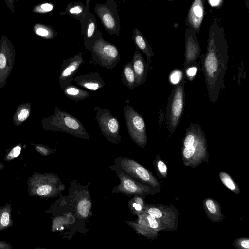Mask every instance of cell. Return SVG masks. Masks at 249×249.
<instances>
[{"label":"cell","instance_id":"obj_1","mask_svg":"<svg viewBox=\"0 0 249 249\" xmlns=\"http://www.w3.org/2000/svg\"><path fill=\"white\" fill-rule=\"evenodd\" d=\"M208 34L202 70L209 98L212 104H215L224 86L228 46L224 30L216 19L210 25Z\"/></svg>","mask_w":249,"mask_h":249},{"label":"cell","instance_id":"obj_2","mask_svg":"<svg viewBox=\"0 0 249 249\" xmlns=\"http://www.w3.org/2000/svg\"><path fill=\"white\" fill-rule=\"evenodd\" d=\"M209 153L205 134L197 123H191L182 141L181 157L187 167L196 168L208 162Z\"/></svg>","mask_w":249,"mask_h":249},{"label":"cell","instance_id":"obj_3","mask_svg":"<svg viewBox=\"0 0 249 249\" xmlns=\"http://www.w3.org/2000/svg\"><path fill=\"white\" fill-rule=\"evenodd\" d=\"M41 122L42 128L46 131L64 132L84 139L90 138L79 120L56 107L53 114L44 118Z\"/></svg>","mask_w":249,"mask_h":249},{"label":"cell","instance_id":"obj_4","mask_svg":"<svg viewBox=\"0 0 249 249\" xmlns=\"http://www.w3.org/2000/svg\"><path fill=\"white\" fill-rule=\"evenodd\" d=\"M113 166L140 183L155 188L160 187V182L151 172L132 159L119 157Z\"/></svg>","mask_w":249,"mask_h":249},{"label":"cell","instance_id":"obj_5","mask_svg":"<svg viewBox=\"0 0 249 249\" xmlns=\"http://www.w3.org/2000/svg\"><path fill=\"white\" fill-rule=\"evenodd\" d=\"M184 97V80L183 78L173 89L167 102L166 119L171 135L180 123L183 112Z\"/></svg>","mask_w":249,"mask_h":249},{"label":"cell","instance_id":"obj_6","mask_svg":"<svg viewBox=\"0 0 249 249\" xmlns=\"http://www.w3.org/2000/svg\"><path fill=\"white\" fill-rule=\"evenodd\" d=\"M90 52L91 58L89 62L90 64L110 70L115 68L121 58L116 46L102 39L94 41Z\"/></svg>","mask_w":249,"mask_h":249},{"label":"cell","instance_id":"obj_7","mask_svg":"<svg viewBox=\"0 0 249 249\" xmlns=\"http://www.w3.org/2000/svg\"><path fill=\"white\" fill-rule=\"evenodd\" d=\"M124 115L130 138L138 146L144 148L147 142V136L143 117L129 105L124 107Z\"/></svg>","mask_w":249,"mask_h":249},{"label":"cell","instance_id":"obj_8","mask_svg":"<svg viewBox=\"0 0 249 249\" xmlns=\"http://www.w3.org/2000/svg\"><path fill=\"white\" fill-rule=\"evenodd\" d=\"M94 110L96 113L95 119L103 136L113 144L122 142L117 118L111 114L109 109L102 108L100 106H96Z\"/></svg>","mask_w":249,"mask_h":249},{"label":"cell","instance_id":"obj_9","mask_svg":"<svg viewBox=\"0 0 249 249\" xmlns=\"http://www.w3.org/2000/svg\"><path fill=\"white\" fill-rule=\"evenodd\" d=\"M110 168L116 172L120 180V183L114 186L112 193H121L129 197L138 195L145 197L146 195H154L160 191V188L142 184L113 166Z\"/></svg>","mask_w":249,"mask_h":249},{"label":"cell","instance_id":"obj_10","mask_svg":"<svg viewBox=\"0 0 249 249\" xmlns=\"http://www.w3.org/2000/svg\"><path fill=\"white\" fill-rule=\"evenodd\" d=\"M143 212L158 219L166 228L167 231L176 230L179 226V212L172 204H145Z\"/></svg>","mask_w":249,"mask_h":249},{"label":"cell","instance_id":"obj_11","mask_svg":"<svg viewBox=\"0 0 249 249\" xmlns=\"http://www.w3.org/2000/svg\"><path fill=\"white\" fill-rule=\"evenodd\" d=\"M16 57L12 41L2 36L0 40V89L4 88L11 73Z\"/></svg>","mask_w":249,"mask_h":249},{"label":"cell","instance_id":"obj_12","mask_svg":"<svg viewBox=\"0 0 249 249\" xmlns=\"http://www.w3.org/2000/svg\"><path fill=\"white\" fill-rule=\"evenodd\" d=\"M84 63L81 52L68 59L63 60L58 76L60 88L63 90L71 84L74 76L80 66Z\"/></svg>","mask_w":249,"mask_h":249},{"label":"cell","instance_id":"obj_13","mask_svg":"<svg viewBox=\"0 0 249 249\" xmlns=\"http://www.w3.org/2000/svg\"><path fill=\"white\" fill-rule=\"evenodd\" d=\"M201 49L196 34L188 28L185 36V53L183 70L194 65L200 57Z\"/></svg>","mask_w":249,"mask_h":249},{"label":"cell","instance_id":"obj_14","mask_svg":"<svg viewBox=\"0 0 249 249\" xmlns=\"http://www.w3.org/2000/svg\"><path fill=\"white\" fill-rule=\"evenodd\" d=\"M205 0H194L187 14L186 24L192 32L199 33L203 21Z\"/></svg>","mask_w":249,"mask_h":249},{"label":"cell","instance_id":"obj_15","mask_svg":"<svg viewBox=\"0 0 249 249\" xmlns=\"http://www.w3.org/2000/svg\"><path fill=\"white\" fill-rule=\"evenodd\" d=\"M132 62L135 76V87H137L146 82L150 65L138 50L134 53Z\"/></svg>","mask_w":249,"mask_h":249},{"label":"cell","instance_id":"obj_16","mask_svg":"<svg viewBox=\"0 0 249 249\" xmlns=\"http://www.w3.org/2000/svg\"><path fill=\"white\" fill-rule=\"evenodd\" d=\"M73 81L79 87L92 91H96L105 85L104 79L97 71L76 75Z\"/></svg>","mask_w":249,"mask_h":249},{"label":"cell","instance_id":"obj_17","mask_svg":"<svg viewBox=\"0 0 249 249\" xmlns=\"http://www.w3.org/2000/svg\"><path fill=\"white\" fill-rule=\"evenodd\" d=\"M204 211L210 220L214 222H220L224 220V216L219 203L212 198H206L203 201Z\"/></svg>","mask_w":249,"mask_h":249},{"label":"cell","instance_id":"obj_18","mask_svg":"<svg viewBox=\"0 0 249 249\" xmlns=\"http://www.w3.org/2000/svg\"><path fill=\"white\" fill-rule=\"evenodd\" d=\"M133 39L137 48L145 54L146 61L150 65L152 63L151 58L154 55L152 47L137 28H135L133 30Z\"/></svg>","mask_w":249,"mask_h":249},{"label":"cell","instance_id":"obj_19","mask_svg":"<svg viewBox=\"0 0 249 249\" xmlns=\"http://www.w3.org/2000/svg\"><path fill=\"white\" fill-rule=\"evenodd\" d=\"M96 12L104 27L108 31H115L117 27L115 19L111 11L105 6L97 8Z\"/></svg>","mask_w":249,"mask_h":249},{"label":"cell","instance_id":"obj_20","mask_svg":"<svg viewBox=\"0 0 249 249\" xmlns=\"http://www.w3.org/2000/svg\"><path fill=\"white\" fill-rule=\"evenodd\" d=\"M137 215L138 218L136 222L138 224L158 231H167L165 227L152 215L143 212Z\"/></svg>","mask_w":249,"mask_h":249},{"label":"cell","instance_id":"obj_21","mask_svg":"<svg viewBox=\"0 0 249 249\" xmlns=\"http://www.w3.org/2000/svg\"><path fill=\"white\" fill-rule=\"evenodd\" d=\"M31 112V104L29 102L19 105L14 113L12 121L15 126H19L27 120Z\"/></svg>","mask_w":249,"mask_h":249},{"label":"cell","instance_id":"obj_22","mask_svg":"<svg viewBox=\"0 0 249 249\" xmlns=\"http://www.w3.org/2000/svg\"><path fill=\"white\" fill-rule=\"evenodd\" d=\"M121 80L122 84L130 90H133L136 87L135 76L132 61L126 63L124 66L121 75Z\"/></svg>","mask_w":249,"mask_h":249},{"label":"cell","instance_id":"obj_23","mask_svg":"<svg viewBox=\"0 0 249 249\" xmlns=\"http://www.w3.org/2000/svg\"><path fill=\"white\" fill-rule=\"evenodd\" d=\"M64 95L71 100L79 101L89 97L90 93L71 84L66 87L63 90Z\"/></svg>","mask_w":249,"mask_h":249},{"label":"cell","instance_id":"obj_24","mask_svg":"<svg viewBox=\"0 0 249 249\" xmlns=\"http://www.w3.org/2000/svg\"><path fill=\"white\" fill-rule=\"evenodd\" d=\"M33 31L36 35L47 39H53L56 35L55 31L52 27L40 23L34 25Z\"/></svg>","mask_w":249,"mask_h":249},{"label":"cell","instance_id":"obj_25","mask_svg":"<svg viewBox=\"0 0 249 249\" xmlns=\"http://www.w3.org/2000/svg\"><path fill=\"white\" fill-rule=\"evenodd\" d=\"M145 197L136 195L129 201L128 207L133 214L138 215L143 212L146 203L144 202Z\"/></svg>","mask_w":249,"mask_h":249},{"label":"cell","instance_id":"obj_26","mask_svg":"<svg viewBox=\"0 0 249 249\" xmlns=\"http://www.w3.org/2000/svg\"><path fill=\"white\" fill-rule=\"evenodd\" d=\"M219 177L222 183L227 188L236 194L240 193L241 190L238 185L229 174L225 172L221 171L219 173Z\"/></svg>","mask_w":249,"mask_h":249},{"label":"cell","instance_id":"obj_27","mask_svg":"<svg viewBox=\"0 0 249 249\" xmlns=\"http://www.w3.org/2000/svg\"><path fill=\"white\" fill-rule=\"evenodd\" d=\"M128 223L137 231L138 233L145 236L147 238L155 239L158 235V231L147 228L137 222H129Z\"/></svg>","mask_w":249,"mask_h":249},{"label":"cell","instance_id":"obj_28","mask_svg":"<svg viewBox=\"0 0 249 249\" xmlns=\"http://www.w3.org/2000/svg\"><path fill=\"white\" fill-rule=\"evenodd\" d=\"M157 174L161 178H166L167 177V167L162 160L159 155H157L153 162Z\"/></svg>","mask_w":249,"mask_h":249},{"label":"cell","instance_id":"obj_29","mask_svg":"<svg viewBox=\"0 0 249 249\" xmlns=\"http://www.w3.org/2000/svg\"><path fill=\"white\" fill-rule=\"evenodd\" d=\"M91 206V203L86 199L80 201L77 205L78 213L82 217L86 218L89 214V211Z\"/></svg>","mask_w":249,"mask_h":249},{"label":"cell","instance_id":"obj_30","mask_svg":"<svg viewBox=\"0 0 249 249\" xmlns=\"http://www.w3.org/2000/svg\"><path fill=\"white\" fill-rule=\"evenodd\" d=\"M54 8L53 3L43 2L34 6L32 11L36 13H45L51 11Z\"/></svg>","mask_w":249,"mask_h":249},{"label":"cell","instance_id":"obj_31","mask_svg":"<svg viewBox=\"0 0 249 249\" xmlns=\"http://www.w3.org/2000/svg\"><path fill=\"white\" fill-rule=\"evenodd\" d=\"M183 78H184L183 72L178 70L173 71L169 76L170 82L176 85L179 83Z\"/></svg>","mask_w":249,"mask_h":249},{"label":"cell","instance_id":"obj_32","mask_svg":"<svg viewBox=\"0 0 249 249\" xmlns=\"http://www.w3.org/2000/svg\"><path fill=\"white\" fill-rule=\"evenodd\" d=\"M233 245L239 249H249V240L245 237H241L236 239Z\"/></svg>","mask_w":249,"mask_h":249},{"label":"cell","instance_id":"obj_33","mask_svg":"<svg viewBox=\"0 0 249 249\" xmlns=\"http://www.w3.org/2000/svg\"><path fill=\"white\" fill-rule=\"evenodd\" d=\"M197 63L186 68L184 71L187 78L189 80H192L197 73L198 70Z\"/></svg>","mask_w":249,"mask_h":249},{"label":"cell","instance_id":"obj_34","mask_svg":"<svg viewBox=\"0 0 249 249\" xmlns=\"http://www.w3.org/2000/svg\"><path fill=\"white\" fill-rule=\"evenodd\" d=\"M84 11L83 6L81 4H77L69 9L68 12L72 15L79 16Z\"/></svg>","mask_w":249,"mask_h":249},{"label":"cell","instance_id":"obj_35","mask_svg":"<svg viewBox=\"0 0 249 249\" xmlns=\"http://www.w3.org/2000/svg\"><path fill=\"white\" fill-rule=\"evenodd\" d=\"M53 190L52 186L44 185L40 186L37 190V193L39 195H49Z\"/></svg>","mask_w":249,"mask_h":249},{"label":"cell","instance_id":"obj_36","mask_svg":"<svg viewBox=\"0 0 249 249\" xmlns=\"http://www.w3.org/2000/svg\"><path fill=\"white\" fill-rule=\"evenodd\" d=\"M95 25L94 22L91 20L89 21L87 30V37L88 39L92 38L95 31Z\"/></svg>","mask_w":249,"mask_h":249},{"label":"cell","instance_id":"obj_37","mask_svg":"<svg viewBox=\"0 0 249 249\" xmlns=\"http://www.w3.org/2000/svg\"><path fill=\"white\" fill-rule=\"evenodd\" d=\"M21 147L20 146H17L13 148L8 155V157L10 158H14L18 156L20 152Z\"/></svg>","mask_w":249,"mask_h":249},{"label":"cell","instance_id":"obj_38","mask_svg":"<svg viewBox=\"0 0 249 249\" xmlns=\"http://www.w3.org/2000/svg\"><path fill=\"white\" fill-rule=\"evenodd\" d=\"M0 222L2 226H6L9 223V215L7 212H4L1 215Z\"/></svg>","mask_w":249,"mask_h":249},{"label":"cell","instance_id":"obj_39","mask_svg":"<svg viewBox=\"0 0 249 249\" xmlns=\"http://www.w3.org/2000/svg\"><path fill=\"white\" fill-rule=\"evenodd\" d=\"M37 150L42 154L47 155L49 154L52 150H50L48 147L42 145H37L36 147Z\"/></svg>","mask_w":249,"mask_h":249},{"label":"cell","instance_id":"obj_40","mask_svg":"<svg viewBox=\"0 0 249 249\" xmlns=\"http://www.w3.org/2000/svg\"><path fill=\"white\" fill-rule=\"evenodd\" d=\"M5 3L10 10L14 13V2L17 1L18 0H4Z\"/></svg>","mask_w":249,"mask_h":249},{"label":"cell","instance_id":"obj_41","mask_svg":"<svg viewBox=\"0 0 249 249\" xmlns=\"http://www.w3.org/2000/svg\"><path fill=\"white\" fill-rule=\"evenodd\" d=\"M210 4L212 6H218L219 4L222 3V0H209Z\"/></svg>","mask_w":249,"mask_h":249},{"label":"cell","instance_id":"obj_42","mask_svg":"<svg viewBox=\"0 0 249 249\" xmlns=\"http://www.w3.org/2000/svg\"><path fill=\"white\" fill-rule=\"evenodd\" d=\"M90 2V0H86V9L87 10L88 9L89 3Z\"/></svg>","mask_w":249,"mask_h":249},{"label":"cell","instance_id":"obj_43","mask_svg":"<svg viewBox=\"0 0 249 249\" xmlns=\"http://www.w3.org/2000/svg\"><path fill=\"white\" fill-rule=\"evenodd\" d=\"M173 0H168V1L169 2L172 1H173Z\"/></svg>","mask_w":249,"mask_h":249}]
</instances>
